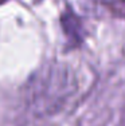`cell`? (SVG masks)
Listing matches in <instances>:
<instances>
[{"label":"cell","mask_w":125,"mask_h":126,"mask_svg":"<svg viewBox=\"0 0 125 126\" xmlns=\"http://www.w3.org/2000/svg\"><path fill=\"white\" fill-rule=\"evenodd\" d=\"M3 1H5V0H0V4H1V3H3Z\"/></svg>","instance_id":"6da1fadb"}]
</instances>
